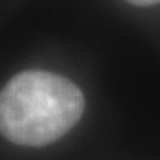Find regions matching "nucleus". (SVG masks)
<instances>
[{
  "mask_svg": "<svg viewBox=\"0 0 160 160\" xmlns=\"http://www.w3.org/2000/svg\"><path fill=\"white\" fill-rule=\"evenodd\" d=\"M84 109V94L71 80L50 71H23L0 91V133L20 146H46L66 135Z\"/></svg>",
  "mask_w": 160,
  "mask_h": 160,
  "instance_id": "f257e3e1",
  "label": "nucleus"
},
{
  "mask_svg": "<svg viewBox=\"0 0 160 160\" xmlns=\"http://www.w3.org/2000/svg\"><path fill=\"white\" fill-rule=\"evenodd\" d=\"M133 6H139V7H148V6H157L160 4V0H126Z\"/></svg>",
  "mask_w": 160,
  "mask_h": 160,
  "instance_id": "f03ea898",
  "label": "nucleus"
}]
</instances>
